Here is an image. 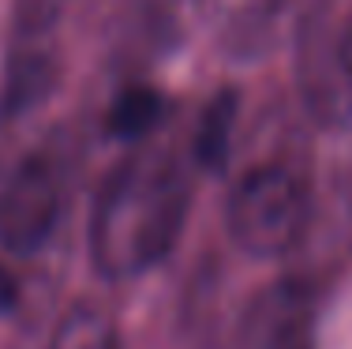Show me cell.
<instances>
[{
    "mask_svg": "<svg viewBox=\"0 0 352 349\" xmlns=\"http://www.w3.org/2000/svg\"><path fill=\"white\" fill-rule=\"evenodd\" d=\"M330 0H240L221 30V49L229 61L251 64L296 41Z\"/></svg>",
    "mask_w": 352,
    "mask_h": 349,
    "instance_id": "obj_6",
    "label": "cell"
},
{
    "mask_svg": "<svg viewBox=\"0 0 352 349\" xmlns=\"http://www.w3.org/2000/svg\"><path fill=\"white\" fill-rule=\"evenodd\" d=\"M19 304V286H15V278L0 267V315H8Z\"/></svg>",
    "mask_w": 352,
    "mask_h": 349,
    "instance_id": "obj_12",
    "label": "cell"
},
{
    "mask_svg": "<svg viewBox=\"0 0 352 349\" xmlns=\"http://www.w3.org/2000/svg\"><path fill=\"white\" fill-rule=\"evenodd\" d=\"M191 4H203V0H191Z\"/></svg>",
    "mask_w": 352,
    "mask_h": 349,
    "instance_id": "obj_14",
    "label": "cell"
},
{
    "mask_svg": "<svg viewBox=\"0 0 352 349\" xmlns=\"http://www.w3.org/2000/svg\"><path fill=\"white\" fill-rule=\"evenodd\" d=\"M318 286L300 274L258 289L240 319V349H315Z\"/></svg>",
    "mask_w": 352,
    "mask_h": 349,
    "instance_id": "obj_4",
    "label": "cell"
},
{
    "mask_svg": "<svg viewBox=\"0 0 352 349\" xmlns=\"http://www.w3.org/2000/svg\"><path fill=\"white\" fill-rule=\"evenodd\" d=\"M165 116H169V98H165L162 90L142 83V87H124L120 94H116L105 128H109V136H116V139L139 143L150 131L162 128Z\"/></svg>",
    "mask_w": 352,
    "mask_h": 349,
    "instance_id": "obj_9",
    "label": "cell"
},
{
    "mask_svg": "<svg viewBox=\"0 0 352 349\" xmlns=\"http://www.w3.org/2000/svg\"><path fill=\"white\" fill-rule=\"evenodd\" d=\"M191 211V177L169 151H135L105 173L90 207L87 248L102 278L128 282L176 248Z\"/></svg>",
    "mask_w": 352,
    "mask_h": 349,
    "instance_id": "obj_1",
    "label": "cell"
},
{
    "mask_svg": "<svg viewBox=\"0 0 352 349\" xmlns=\"http://www.w3.org/2000/svg\"><path fill=\"white\" fill-rule=\"evenodd\" d=\"M311 244H326L322 252L333 255H349L352 252V173L341 184H333V192L326 203H315L311 211V226H307V237L300 244V252H307Z\"/></svg>",
    "mask_w": 352,
    "mask_h": 349,
    "instance_id": "obj_11",
    "label": "cell"
},
{
    "mask_svg": "<svg viewBox=\"0 0 352 349\" xmlns=\"http://www.w3.org/2000/svg\"><path fill=\"white\" fill-rule=\"evenodd\" d=\"M236 116H240V94L236 90H217L206 102L203 116L195 124L191 151L203 169H225L232 154V136H236Z\"/></svg>",
    "mask_w": 352,
    "mask_h": 349,
    "instance_id": "obj_8",
    "label": "cell"
},
{
    "mask_svg": "<svg viewBox=\"0 0 352 349\" xmlns=\"http://www.w3.org/2000/svg\"><path fill=\"white\" fill-rule=\"evenodd\" d=\"M338 41H341V61H345V68L352 72V19L345 23V27H341Z\"/></svg>",
    "mask_w": 352,
    "mask_h": 349,
    "instance_id": "obj_13",
    "label": "cell"
},
{
    "mask_svg": "<svg viewBox=\"0 0 352 349\" xmlns=\"http://www.w3.org/2000/svg\"><path fill=\"white\" fill-rule=\"evenodd\" d=\"M45 349H124V342L113 315L98 304L79 301L56 319Z\"/></svg>",
    "mask_w": 352,
    "mask_h": 349,
    "instance_id": "obj_10",
    "label": "cell"
},
{
    "mask_svg": "<svg viewBox=\"0 0 352 349\" xmlns=\"http://www.w3.org/2000/svg\"><path fill=\"white\" fill-rule=\"evenodd\" d=\"M315 195L292 162H258L225 195V233L251 260L300 252L311 226Z\"/></svg>",
    "mask_w": 352,
    "mask_h": 349,
    "instance_id": "obj_2",
    "label": "cell"
},
{
    "mask_svg": "<svg viewBox=\"0 0 352 349\" xmlns=\"http://www.w3.org/2000/svg\"><path fill=\"white\" fill-rule=\"evenodd\" d=\"M68 177L56 147L0 158V248L12 255H34L53 240L64 218Z\"/></svg>",
    "mask_w": 352,
    "mask_h": 349,
    "instance_id": "obj_3",
    "label": "cell"
},
{
    "mask_svg": "<svg viewBox=\"0 0 352 349\" xmlns=\"http://www.w3.org/2000/svg\"><path fill=\"white\" fill-rule=\"evenodd\" d=\"M341 27H333L330 8L304 30L296 45V87L307 113L322 128H349L352 124V72L341 61Z\"/></svg>",
    "mask_w": 352,
    "mask_h": 349,
    "instance_id": "obj_5",
    "label": "cell"
},
{
    "mask_svg": "<svg viewBox=\"0 0 352 349\" xmlns=\"http://www.w3.org/2000/svg\"><path fill=\"white\" fill-rule=\"evenodd\" d=\"M60 87V56L53 38L15 34L0 76V124H15L53 98Z\"/></svg>",
    "mask_w": 352,
    "mask_h": 349,
    "instance_id": "obj_7",
    "label": "cell"
}]
</instances>
